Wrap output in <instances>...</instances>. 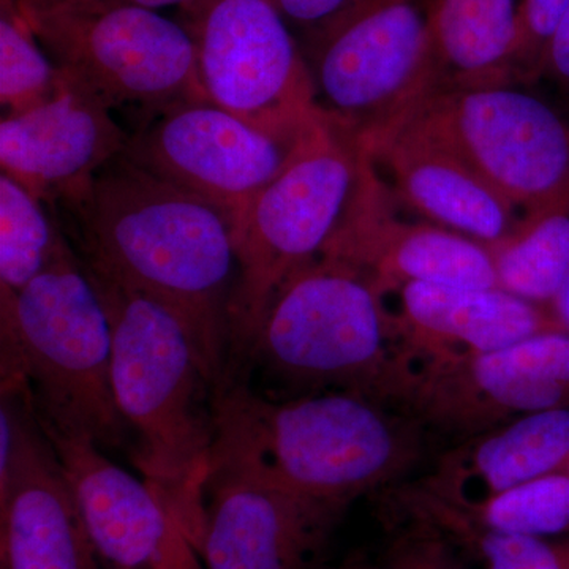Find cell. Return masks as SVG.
I'll list each match as a JSON object with an SVG mask.
<instances>
[{
  "label": "cell",
  "mask_w": 569,
  "mask_h": 569,
  "mask_svg": "<svg viewBox=\"0 0 569 569\" xmlns=\"http://www.w3.org/2000/svg\"><path fill=\"white\" fill-rule=\"evenodd\" d=\"M568 462L569 408L538 411L466 438L411 486L452 507L473 508Z\"/></svg>",
  "instance_id": "cell-19"
},
{
  "label": "cell",
  "mask_w": 569,
  "mask_h": 569,
  "mask_svg": "<svg viewBox=\"0 0 569 569\" xmlns=\"http://www.w3.org/2000/svg\"><path fill=\"white\" fill-rule=\"evenodd\" d=\"M178 21L209 102L268 130L325 121L301 43L269 0H189Z\"/></svg>",
  "instance_id": "cell-10"
},
{
  "label": "cell",
  "mask_w": 569,
  "mask_h": 569,
  "mask_svg": "<svg viewBox=\"0 0 569 569\" xmlns=\"http://www.w3.org/2000/svg\"><path fill=\"white\" fill-rule=\"evenodd\" d=\"M279 10L291 31L309 43L347 17L362 0H269Z\"/></svg>",
  "instance_id": "cell-29"
},
{
  "label": "cell",
  "mask_w": 569,
  "mask_h": 569,
  "mask_svg": "<svg viewBox=\"0 0 569 569\" xmlns=\"http://www.w3.org/2000/svg\"><path fill=\"white\" fill-rule=\"evenodd\" d=\"M518 0H429L426 97L518 84Z\"/></svg>",
  "instance_id": "cell-21"
},
{
  "label": "cell",
  "mask_w": 569,
  "mask_h": 569,
  "mask_svg": "<svg viewBox=\"0 0 569 569\" xmlns=\"http://www.w3.org/2000/svg\"><path fill=\"white\" fill-rule=\"evenodd\" d=\"M402 372L376 279L351 261L321 257L277 291L233 381L257 376L254 391L272 399L350 391L391 406Z\"/></svg>",
  "instance_id": "cell-4"
},
{
  "label": "cell",
  "mask_w": 569,
  "mask_h": 569,
  "mask_svg": "<svg viewBox=\"0 0 569 569\" xmlns=\"http://www.w3.org/2000/svg\"><path fill=\"white\" fill-rule=\"evenodd\" d=\"M62 206L81 260L178 313L222 392L233 372L234 217L126 152Z\"/></svg>",
  "instance_id": "cell-1"
},
{
  "label": "cell",
  "mask_w": 569,
  "mask_h": 569,
  "mask_svg": "<svg viewBox=\"0 0 569 569\" xmlns=\"http://www.w3.org/2000/svg\"><path fill=\"white\" fill-rule=\"evenodd\" d=\"M36 411L0 397V569H102Z\"/></svg>",
  "instance_id": "cell-13"
},
{
  "label": "cell",
  "mask_w": 569,
  "mask_h": 569,
  "mask_svg": "<svg viewBox=\"0 0 569 569\" xmlns=\"http://www.w3.org/2000/svg\"><path fill=\"white\" fill-rule=\"evenodd\" d=\"M403 370L500 350L557 331L546 307L501 288L410 282L385 291Z\"/></svg>",
  "instance_id": "cell-17"
},
{
  "label": "cell",
  "mask_w": 569,
  "mask_h": 569,
  "mask_svg": "<svg viewBox=\"0 0 569 569\" xmlns=\"http://www.w3.org/2000/svg\"><path fill=\"white\" fill-rule=\"evenodd\" d=\"M395 406L422 427L462 440L526 415L569 408V335L539 332L489 353L408 366Z\"/></svg>",
  "instance_id": "cell-12"
},
{
  "label": "cell",
  "mask_w": 569,
  "mask_h": 569,
  "mask_svg": "<svg viewBox=\"0 0 569 569\" xmlns=\"http://www.w3.org/2000/svg\"><path fill=\"white\" fill-rule=\"evenodd\" d=\"M542 80L549 81L563 96L569 97V9L549 41L539 71V81Z\"/></svg>",
  "instance_id": "cell-30"
},
{
  "label": "cell",
  "mask_w": 569,
  "mask_h": 569,
  "mask_svg": "<svg viewBox=\"0 0 569 569\" xmlns=\"http://www.w3.org/2000/svg\"><path fill=\"white\" fill-rule=\"evenodd\" d=\"M546 310H548L553 328L569 335V271L565 276L563 282L560 283L559 290L546 306Z\"/></svg>",
  "instance_id": "cell-31"
},
{
  "label": "cell",
  "mask_w": 569,
  "mask_h": 569,
  "mask_svg": "<svg viewBox=\"0 0 569 569\" xmlns=\"http://www.w3.org/2000/svg\"><path fill=\"white\" fill-rule=\"evenodd\" d=\"M107 2L129 3V6L144 7V9L162 10L167 7H182L189 0H107Z\"/></svg>",
  "instance_id": "cell-32"
},
{
  "label": "cell",
  "mask_w": 569,
  "mask_h": 569,
  "mask_svg": "<svg viewBox=\"0 0 569 569\" xmlns=\"http://www.w3.org/2000/svg\"><path fill=\"white\" fill-rule=\"evenodd\" d=\"M66 88L17 0H0V104L2 118L51 102Z\"/></svg>",
  "instance_id": "cell-25"
},
{
  "label": "cell",
  "mask_w": 569,
  "mask_h": 569,
  "mask_svg": "<svg viewBox=\"0 0 569 569\" xmlns=\"http://www.w3.org/2000/svg\"><path fill=\"white\" fill-rule=\"evenodd\" d=\"M488 247L498 288L548 306L569 271V197L523 213L507 238Z\"/></svg>",
  "instance_id": "cell-22"
},
{
  "label": "cell",
  "mask_w": 569,
  "mask_h": 569,
  "mask_svg": "<svg viewBox=\"0 0 569 569\" xmlns=\"http://www.w3.org/2000/svg\"><path fill=\"white\" fill-rule=\"evenodd\" d=\"M2 383L41 425L104 452L129 443L112 392L110 316L73 246L17 293H0Z\"/></svg>",
  "instance_id": "cell-5"
},
{
  "label": "cell",
  "mask_w": 569,
  "mask_h": 569,
  "mask_svg": "<svg viewBox=\"0 0 569 569\" xmlns=\"http://www.w3.org/2000/svg\"><path fill=\"white\" fill-rule=\"evenodd\" d=\"M301 48L318 110L370 141L425 99L429 0H362Z\"/></svg>",
  "instance_id": "cell-9"
},
{
  "label": "cell",
  "mask_w": 569,
  "mask_h": 569,
  "mask_svg": "<svg viewBox=\"0 0 569 569\" xmlns=\"http://www.w3.org/2000/svg\"><path fill=\"white\" fill-rule=\"evenodd\" d=\"M387 198L366 142L335 123L236 219L233 373L266 310L299 269L342 244Z\"/></svg>",
  "instance_id": "cell-6"
},
{
  "label": "cell",
  "mask_w": 569,
  "mask_h": 569,
  "mask_svg": "<svg viewBox=\"0 0 569 569\" xmlns=\"http://www.w3.org/2000/svg\"><path fill=\"white\" fill-rule=\"evenodd\" d=\"M17 6L63 84L108 111L137 112L142 126L179 104L209 102L189 32L160 11L107 0Z\"/></svg>",
  "instance_id": "cell-7"
},
{
  "label": "cell",
  "mask_w": 569,
  "mask_h": 569,
  "mask_svg": "<svg viewBox=\"0 0 569 569\" xmlns=\"http://www.w3.org/2000/svg\"><path fill=\"white\" fill-rule=\"evenodd\" d=\"M565 471H569V462L568 466L563 468Z\"/></svg>",
  "instance_id": "cell-34"
},
{
  "label": "cell",
  "mask_w": 569,
  "mask_h": 569,
  "mask_svg": "<svg viewBox=\"0 0 569 569\" xmlns=\"http://www.w3.org/2000/svg\"><path fill=\"white\" fill-rule=\"evenodd\" d=\"M328 119L293 130H268L211 102L179 104L130 137L126 156L144 170L236 219L266 187L305 156Z\"/></svg>",
  "instance_id": "cell-11"
},
{
  "label": "cell",
  "mask_w": 569,
  "mask_h": 569,
  "mask_svg": "<svg viewBox=\"0 0 569 569\" xmlns=\"http://www.w3.org/2000/svg\"><path fill=\"white\" fill-rule=\"evenodd\" d=\"M82 264L110 316L112 392L132 441V462L168 501L197 549L216 441L217 389L178 313Z\"/></svg>",
  "instance_id": "cell-3"
},
{
  "label": "cell",
  "mask_w": 569,
  "mask_h": 569,
  "mask_svg": "<svg viewBox=\"0 0 569 569\" xmlns=\"http://www.w3.org/2000/svg\"><path fill=\"white\" fill-rule=\"evenodd\" d=\"M339 569H372L369 565L362 563V561H350V563L343 565L342 568Z\"/></svg>",
  "instance_id": "cell-33"
},
{
  "label": "cell",
  "mask_w": 569,
  "mask_h": 569,
  "mask_svg": "<svg viewBox=\"0 0 569 569\" xmlns=\"http://www.w3.org/2000/svg\"><path fill=\"white\" fill-rule=\"evenodd\" d=\"M130 137L111 111L66 86L51 102L2 118L0 168L54 208L126 152Z\"/></svg>",
  "instance_id": "cell-16"
},
{
  "label": "cell",
  "mask_w": 569,
  "mask_h": 569,
  "mask_svg": "<svg viewBox=\"0 0 569 569\" xmlns=\"http://www.w3.org/2000/svg\"><path fill=\"white\" fill-rule=\"evenodd\" d=\"M366 146L397 211L486 246L507 238L523 216L458 157L406 127H392Z\"/></svg>",
  "instance_id": "cell-18"
},
{
  "label": "cell",
  "mask_w": 569,
  "mask_h": 569,
  "mask_svg": "<svg viewBox=\"0 0 569 569\" xmlns=\"http://www.w3.org/2000/svg\"><path fill=\"white\" fill-rule=\"evenodd\" d=\"M388 406L350 391L272 399L233 381L216 400L211 471H238L347 511L421 458L425 427Z\"/></svg>",
  "instance_id": "cell-2"
},
{
  "label": "cell",
  "mask_w": 569,
  "mask_h": 569,
  "mask_svg": "<svg viewBox=\"0 0 569 569\" xmlns=\"http://www.w3.org/2000/svg\"><path fill=\"white\" fill-rule=\"evenodd\" d=\"M40 426L69 479L104 569H203L159 490L112 462L91 441Z\"/></svg>",
  "instance_id": "cell-15"
},
{
  "label": "cell",
  "mask_w": 569,
  "mask_h": 569,
  "mask_svg": "<svg viewBox=\"0 0 569 569\" xmlns=\"http://www.w3.org/2000/svg\"><path fill=\"white\" fill-rule=\"evenodd\" d=\"M342 509L217 468L206 479L203 569H317Z\"/></svg>",
  "instance_id": "cell-14"
},
{
  "label": "cell",
  "mask_w": 569,
  "mask_h": 569,
  "mask_svg": "<svg viewBox=\"0 0 569 569\" xmlns=\"http://www.w3.org/2000/svg\"><path fill=\"white\" fill-rule=\"evenodd\" d=\"M397 500L410 519L425 520L447 533L481 569H569V537L539 538L492 529L413 486L400 490Z\"/></svg>",
  "instance_id": "cell-23"
},
{
  "label": "cell",
  "mask_w": 569,
  "mask_h": 569,
  "mask_svg": "<svg viewBox=\"0 0 569 569\" xmlns=\"http://www.w3.org/2000/svg\"><path fill=\"white\" fill-rule=\"evenodd\" d=\"M411 520L413 527L372 569H467L459 546L447 533L425 520Z\"/></svg>",
  "instance_id": "cell-28"
},
{
  "label": "cell",
  "mask_w": 569,
  "mask_h": 569,
  "mask_svg": "<svg viewBox=\"0 0 569 569\" xmlns=\"http://www.w3.org/2000/svg\"><path fill=\"white\" fill-rule=\"evenodd\" d=\"M48 204L0 174V293H17L71 244Z\"/></svg>",
  "instance_id": "cell-24"
},
{
  "label": "cell",
  "mask_w": 569,
  "mask_h": 569,
  "mask_svg": "<svg viewBox=\"0 0 569 569\" xmlns=\"http://www.w3.org/2000/svg\"><path fill=\"white\" fill-rule=\"evenodd\" d=\"M365 269L381 293L410 282L498 287L489 247L448 228L406 222L389 194L335 252Z\"/></svg>",
  "instance_id": "cell-20"
},
{
  "label": "cell",
  "mask_w": 569,
  "mask_h": 569,
  "mask_svg": "<svg viewBox=\"0 0 569 569\" xmlns=\"http://www.w3.org/2000/svg\"><path fill=\"white\" fill-rule=\"evenodd\" d=\"M396 126L458 157L520 213L569 197V119L527 86L432 93Z\"/></svg>",
  "instance_id": "cell-8"
},
{
  "label": "cell",
  "mask_w": 569,
  "mask_h": 569,
  "mask_svg": "<svg viewBox=\"0 0 569 569\" xmlns=\"http://www.w3.org/2000/svg\"><path fill=\"white\" fill-rule=\"evenodd\" d=\"M459 509L492 529L539 538L569 537V471H553L478 507Z\"/></svg>",
  "instance_id": "cell-26"
},
{
  "label": "cell",
  "mask_w": 569,
  "mask_h": 569,
  "mask_svg": "<svg viewBox=\"0 0 569 569\" xmlns=\"http://www.w3.org/2000/svg\"><path fill=\"white\" fill-rule=\"evenodd\" d=\"M568 9L569 0H518V84L530 86L539 81L549 41Z\"/></svg>",
  "instance_id": "cell-27"
}]
</instances>
